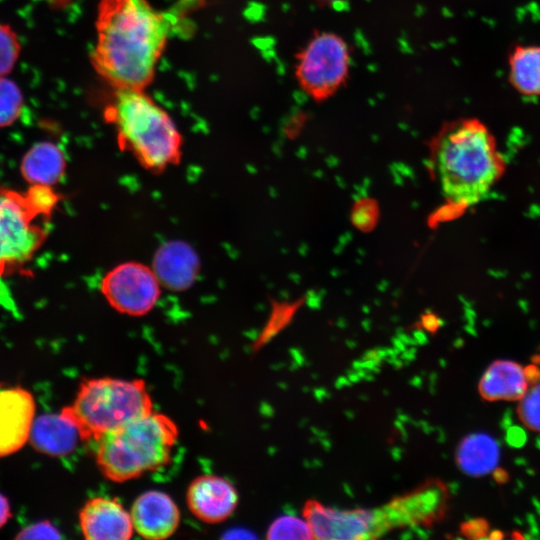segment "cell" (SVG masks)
Segmentation results:
<instances>
[{
    "mask_svg": "<svg viewBox=\"0 0 540 540\" xmlns=\"http://www.w3.org/2000/svg\"><path fill=\"white\" fill-rule=\"evenodd\" d=\"M171 29L172 17L147 0H101L93 65L115 89L143 90Z\"/></svg>",
    "mask_w": 540,
    "mask_h": 540,
    "instance_id": "6da1fadb",
    "label": "cell"
},
{
    "mask_svg": "<svg viewBox=\"0 0 540 540\" xmlns=\"http://www.w3.org/2000/svg\"><path fill=\"white\" fill-rule=\"evenodd\" d=\"M508 82L521 96L540 97V45L516 44L508 52Z\"/></svg>",
    "mask_w": 540,
    "mask_h": 540,
    "instance_id": "ffe728a7",
    "label": "cell"
},
{
    "mask_svg": "<svg viewBox=\"0 0 540 540\" xmlns=\"http://www.w3.org/2000/svg\"><path fill=\"white\" fill-rule=\"evenodd\" d=\"M26 192L0 187V278L23 266L44 244L47 232Z\"/></svg>",
    "mask_w": 540,
    "mask_h": 540,
    "instance_id": "52a82bcc",
    "label": "cell"
},
{
    "mask_svg": "<svg viewBox=\"0 0 540 540\" xmlns=\"http://www.w3.org/2000/svg\"><path fill=\"white\" fill-rule=\"evenodd\" d=\"M316 2V4H319V5H322V6H327V7H332V6H337V5H341L345 2H347L348 0H314Z\"/></svg>",
    "mask_w": 540,
    "mask_h": 540,
    "instance_id": "f1b7e54d",
    "label": "cell"
},
{
    "mask_svg": "<svg viewBox=\"0 0 540 540\" xmlns=\"http://www.w3.org/2000/svg\"><path fill=\"white\" fill-rule=\"evenodd\" d=\"M151 267L162 287L182 292L195 283L200 271V259L190 244L171 240L155 251Z\"/></svg>",
    "mask_w": 540,
    "mask_h": 540,
    "instance_id": "9a60e30c",
    "label": "cell"
},
{
    "mask_svg": "<svg viewBox=\"0 0 540 540\" xmlns=\"http://www.w3.org/2000/svg\"><path fill=\"white\" fill-rule=\"evenodd\" d=\"M186 500L199 520L214 524L228 519L236 510L239 495L235 486L217 475H201L188 486Z\"/></svg>",
    "mask_w": 540,
    "mask_h": 540,
    "instance_id": "7c38bea8",
    "label": "cell"
},
{
    "mask_svg": "<svg viewBox=\"0 0 540 540\" xmlns=\"http://www.w3.org/2000/svg\"><path fill=\"white\" fill-rule=\"evenodd\" d=\"M26 194L30 204L42 218L52 214L61 198L52 186L46 185H30Z\"/></svg>",
    "mask_w": 540,
    "mask_h": 540,
    "instance_id": "d4e9b609",
    "label": "cell"
},
{
    "mask_svg": "<svg viewBox=\"0 0 540 540\" xmlns=\"http://www.w3.org/2000/svg\"><path fill=\"white\" fill-rule=\"evenodd\" d=\"M302 515L308 521L315 539H376L374 509H337L309 499L303 506Z\"/></svg>",
    "mask_w": 540,
    "mask_h": 540,
    "instance_id": "30bf717a",
    "label": "cell"
},
{
    "mask_svg": "<svg viewBox=\"0 0 540 540\" xmlns=\"http://www.w3.org/2000/svg\"><path fill=\"white\" fill-rule=\"evenodd\" d=\"M161 284L151 266L126 261L111 268L102 278L100 291L108 304L128 316H143L156 305Z\"/></svg>",
    "mask_w": 540,
    "mask_h": 540,
    "instance_id": "9c48e42d",
    "label": "cell"
},
{
    "mask_svg": "<svg viewBox=\"0 0 540 540\" xmlns=\"http://www.w3.org/2000/svg\"><path fill=\"white\" fill-rule=\"evenodd\" d=\"M351 52L345 39L329 31L315 33L297 53L295 79L311 99L324 101L347 82Z\"/></svg>",
    "mask_w": 540,
    "mask_h": 540,
    "instance_id": "8992f818",
    "label": "cell"
},
{
    "mask_svg": "<svg viewBox=\"0 0 540 540\" xmlns=\"http://www.w3.org/2000/svg\"><path fill=\"white\" fill-rule=\"evenodd\" d=\"M430 164L445 201L456 211L482 202L506 170L495 136L476 117H460L439 129L430 142Z\"/></svg>",
    "mask_w": 540,
    "mask_h": 540,
    "instance_id": "7a4b0ae2",
    "label": "cell"
},
{
    "mask_svg": "<svg viewBox=\"0 0 540 540\" xmlns=\"http://www.w3.org/2000/svg\"><path fill=\"white\" fill-rule=\"evenodd\" d=\"M35 410L34 398L26 389L0 390V458L17 452L29 441Z\"/></svg>",
    "mask_w": 540,
    "mask_h": 540,
    "instance_id": "8fae6325",
    "label": "cell"
},
{
    "mask_svg": "<svg viewBox=\"0 0 540 540\" xmlns=\"http://www.w3.org/2000/svg\"><path fill=\"white\" fill-rule=\"evenodd\" d=\"M11 508L8 499L0 493V528L11 518Z\"/></svg>",
    "mask_w": 540,
    "mask_h": 540,
    "instance_id": "83f0119b",
    "label": "cell"
},
{
    "mask_svg": "<svg viewBox=\"0 0 540 540\" xmlns=\"http://www.w3.org/2000/svg\"><path fill=\"white\" fill-rule=\"evenodd\" d=\"M455 460L466 475L480 477L496 470L500 446L489 434L477 432L464 437L457 446Z\"/></svg>",
    "mask_w": 540,
    "mask_h": 540,
    "instance_id": "d6986e66",
    "label": "cell"
},
{
    "mask_svg": "<svg viewBox=\"0 0 540 540\" xmlns=\"http://www.w3.org/2000/svg\"><path fill=\"white\" fill-rule=\"evenodd\" d=\"M531 380L527 368L510 360L493 362L482 375L478 390L487 401L519 400Z\"/></svg>",
    "mask_w": 540,
    "mask_h": 540,
    "instance_id": "e0dca14e",
    "label": "cell"
},
{
    "mask_svg": "<svg viewBox=\"0 0 540 540\" xmlns=\"http://www.w3.org/2000/svg\"><path fill=\"white\" fill-rule=\"evenodd\" d=\"M119 148L145 170L160 174L178 165L182 137L171 117L143 90L116 89L104 109Z\"/></svg>",
    "mask_w": 540,
    "mask_h": 540,
    "instance_id": "3957f363",
    "label": "cell"
},
{
    "mask_svg": "<svg viewBox=\"0 0 540 540\" xmlns=\"http://www.w3.org/2000/svg\"><path fill=\"white\" fill-rule=\"evenodd\" d=\"M449 500L450 492L443 481L427 479L410 491L374 508L376 537L394 529L434 526L447 515Z\"/></svg>",
    "mask_w": 540,
    "mask_h": 540,
    "instance_id": "ba28073f",
    "label": "cell"
},
{
    "mask_svg": "<svg viewBox=\"0 0 540 540\" xmlns=\"http://www.w3.org/2000/svg\"><path fill=\"white\" fill-rule=\"evenodd\" d=\"M518 401L517 414L520 421L526 428L540 432V382L530 384Z\"/></svg>",
    "mask_w": 540,
    "mask_h": 540,
    "instance_id": "603a6c76",
    "label": "cell"
},
{
    "mask_svg": "<svg viewBox=\"0 0 540 540\" xmlns=\"http://www.w3.org/2000/svg\"><path fill=\"white\" fill-rule=\"evenodd\" d=\"M79 526L88 540H128L134 532L130 512L117 499L105 496L85 502Z\"/></svg>",
    "mask_w": 540,
    "mask_h": 540,
    "instance_id": "4fadbf2b",
    "label": "cell"
},
{
    "mask_svg": "<svg viewBox=\"0 0 540 540\" xmlns=\"http://www.w3.org/2000/svg\"><path fill=\"white\" fill-rule=\"evenodd\" d=\"M23 103L19 86L6 76L0 77V128L10 126L18 119Z\"/></svg>",
    "mask_w": 540,
    "mask_h": 540,
    "instance_id": "7402d4cb",
    "label": "cell"
},
{
    "mask_svg": "<svg viewBox=\"0 0 540 540\" xmlns=\"http://www.w3.org/2000/svg\"><path fill=\"white\" fill-rule=\"evenodd\" d=\"M59 530L49 521L33 523L18 532L15 539H59Z\"/></svg>",
    "mask_w": 540,
    "mask_h": 540,
    "instance_id": "484cf974",
    "label": "cell"
},
{
    "mask_svg": "<svg viewBox=\"0 0 540 540\" xmlns=\"http://www.w3.org/2000/svg\"><path fill=\"white\" fill-rule=\"evenodd\" d=\"M134 531L150 540L170 537L180 523V511L165 492L150 490L139 495L130 510Z\"/></svg>",
    "mask_w": 540,
    "mask_h": 540,
    "instance_id": "5bb4252c",
    "label": "cell"
},
{
    "mask_svg": "<svg viewBox=\"0 0 540 540\" xmlns=\"http://www.w3.org/2000/svg\"><path fill=\"white\" fill-rule=\"evenodd\" d=\"M67 161L62 149L49 141L33 145L20 164L22 177L30 185L54 186L64 176Z\"/></svg>",
    "mask_w": 540,
    "mask_h": 540,
    "instance_id": "ac0fdd59",
    "label": "cell"
},
{
    "mask_svg": "<svg viewBox=\"0 0 540 540\" xmlns=\"http://www.w3.org/2000/svg\"><path fill=\"white\" fill-rule=\"evenodd\" d=\"M266 538L270 540L292 539L311 540L315 539L308 521L303 517L283 515L276 518L269 526Z\"/></svg>",
    "mask_w": 540,
    "mask_h": 540,
    "instance_id": "44dd1931",
    "label": "cell"
},
{
    "mask_svg": "<svg viewBox=\"0 0 540 540\" xmlns=\"http://www.w3.org/2000/svg\"><path fill=\"white\" fill-rule=\"evenodd\" d=\"M460 530L469 539H480L485 538L489 533V525L484 519H471L463 523Z\"/></svg>",
    "mask_w": 540,
    "mask_h": 540,
    "instance_id": "4316f807",
    "label": "cell"
},
{
    "mask_svg": "<svg viewBox=\"0 0 540 540\" xmlns=\"http://www.w3.org/2000/svg\"><path fill=\"white\" fill-rule=\"evenodd\" d=\"M178 436L176 423L153 410L91 443L102 474L125 482L166 465Z\"/></svg>",
    "mask_w": 540,
    "mask_h": 540,
    "instance_id": "277c9868",
    "label": "cell"
},
{
    "mask_svg": "<svg viewBox=\"0 0 540 540\" xmlns=\"http://www.w3.org/2000/svg\"><path fill=\"white\" fill-rule=\"evenodd\" d=\"M79 440H82L79 429L62 412L35 418L29 435L32 447L50 456H64L71 453Z\"/></svg>",
    "mask_w": 540,
    "mask_h": 540,
    "instance_id": "2e32d148",
    "label": "cell"
},
{
    "mask_svg": "<svg viewBox=\"0 0 540 540\" xmlns=\"http://www.w3.org/2000/svg\"><path fill=\"white\" fill-rule=\"evenodd\" d=\"M151 411L142 379L109 376L84 379L71 405L61 410L77 426L82 441L90 443Z\"/></svg>",
    "mask_w": 540,
    "mask_h": 540,
    "instance_id": "5b68a950",
    "label": "cell"
},
{
    "mask_svg": "<svg viewBox=\"0 0 540 540\" xmlns=\"http://www.w3.org/2000/svg\"><path fill=\"white\" fill-rule=\"evenodd\" d=\"M21 52V44L14 29L4 23H0V77L9 74Z\"/></svg>",
    "mask_w": 540,
    "mask_h": 540,
    "instance_id": "cb8c5ba5",
    "label": "cell"
}]
</instances>
